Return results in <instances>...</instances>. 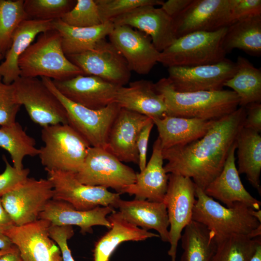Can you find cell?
<instances>
[{"label":"cell","mask_w":261,"mask_h":261,"mask_svg":"<svg viewBox=\"0 0 261 261\" xmlns=\"http://www.w3.org/2000/svg\"><path fill=\"white\" fill-rule=\"evenodd\" d=\"M246 109L239 107L232 113L216 120L202 137L183 145L162 150L164 169L167 174L191 179L204 190L220 173L243 127Z\"/></svg>","instance_id":"obj_1"},{"label":"cell","mask_w":261,"mask_h":261,"mask_svg":"<svg viewBox=\"0 0 261 261\" xmlns=\"http://www.w3.org/2000/svg\"><path fill=\"white\" fill-rule=\"evenodd\" d=\"M195 196L192 220L206 226L214 234L216 241L232 235L252 238L261 236L260 210L240 203L231 207L224 206L196 186Z\"/></svg>","instance_id":"obj_2"},{"label":"cell","mask_w":261,"mask_h":261,"mask_svg":"<svg viewBox=\"0 0 261 261\" xmlns=\"http://www.w3.org/2000/svg\"><path fill=\"white\" fill-rule=\"evenodd\" d=\"M154 86L163 99L166 116L216 120L239 106V98L232 90L181 92L174 89L168 78L160 79Z\"/></svg>","instance_id":"obj_3"},{"label":"cell","mask_w":261,"mask_h":261,"mask_svg":"<svg viewBox=\"0 0 261 261\" xmlns=\"http://www.w3.org/2000/svg\"><path fill=\"white\" fill-rule=\"evenodd\" d=\"M18 65L23 77L40 76L61 81L85 74L65 55L61 36L55 29L41 33L20 56Z\"/></svg>","instance_id":"obj_4"},{"label":"cell","mask_w":261,"mask_h":261,"mask_svg":"<svg viewBox=\"0 0 261 261\" xmlns=\"http://www.w3.org/2000/svg\"><path fill=\"white\" fill-rule=\"evenodd\" d=\"M41 138L44 145L38 156L45 170L76 174L80 170L90 146L68 124L43 127Z\"/></svg>","instance_id":"obj_5"},{"label":"cell","mask_w":261,"mask_h":261,"mask_svg":"<svg viewBox=\"0 0 261 261\" xmlns=\"http://www.w3.org/2000/svg\"><path fill=\"white\" fill-rule=\"evenodd\" d=\"M228 27L214 31H196L176 38L160 52L159 62L168 68L212 64L224 59L222 42Z\"/></svg>","instance_id":"obj_6"},{"label":"cell","mask_w":261,"mask_h":261,"mask_svg":"<svg viewBox=\"0 0 261 261\" xmlns=\"http://www.w3.org/2000/svg\"><path fill=\"white\" fill-rule=\"evenodd\" d=\"M41 79L64 106L68 124L90 146L106 149L111 128L121 108L119 105L114 102L100 109H89L65 97L51 79L41 77Z\"/></svg>","instance_id":"obj_7"},{"label":"cell","mask_w":261,"mask_h":261,"mask_svg":"<svg viewBox=\"0 0 261 261\" xmlns=\"http://www.w3.org/2000/svg\"><path fill=\"white\" fill-rule=\"evenodd\" d=\"M81 183L111 188L121 194L136 180V173L107 149L90 146L80 170L74 174Z\"/></svg>","instance_id":"obj_8"},{"label":"cell","mask_w":261,"mask_h":261,"mask_svg":"<svg viewBox=\"0 0 261 261\" xmlns=\"http://www.w3.org/2000/svg\"><path fill=\"white\" fill-rule=\"evenodd\" d=\"M12 84L17 101L33 122L42 127L68 124L65 108L41 79L20 76Z\"/></svg>","instance_id":"obj_9"},{"label":"cell","mask_w":261,"mask_h":261,"mask_svg":"<svg viewBox=\"0 0 261 261\" xmlns=\"http://www.w3.org/2000/svg\"><path fill=\"white\" fill-rule=\"evenodd\" d=\"M168 174V188L163 201L170 226V247L168 253L171 257V261H176L177 248L182 232L192 220L196 185L189 177Z\"/></svg>","instance_id":"obj_10"},{"label":"cell","mask_w":261,"mask_h":261,"mask_svg":"<svg viewBox=\"0 0 261 261\" xmlns=\"http://www.w3.org/2000/svg\"><path fill=\"white\" fill-rule=\"evenodd\" d=\"M45 171L47 179L53 185V199L67 202L77 210L87 211L98 206H109L115 208L120 199V193L110 192L104 187L81 183L73 173Z\"/></svg>","instance_id":"obj_11"},{"label":"cell","mask_w":261,"mask_h":261,"mask_svg":"<svg viewBox=\"0 0 261 261\" xmlns=\"http://www.w3.org/2000/svg\"><path fill=\"white\" fill-rule=\"evenodd\" d=\"M54 196L47 179L28 177L20 186L1 197L2 205L16 226L39 219L45 205Z\"/></svg>","instance_id":"obj_12"},{"label":"cell","mask_w":261,"mask_h":261,"mask_svg":"<svg viewBox=\"0 0 261 261\" xmlns=\"http://www.w3.org/2000/svg\"><path fill=\"white\" fill-rule=\"evenodd\" d=\"M67 58L85 74L100 77L119 87L128 83L131 77L125 59L106 38L100 41L92 49Z\"/></svg>","instance_id":"obj_13"},{"label":"cell","mask_w":261,"mask_h":261,"mask_svg":"<svg viewBox=\"0 0 261 261\" xmlns=\"http://www.w3.org/2000/svg\"><path fill=\"white\" fill-rule=\"evenodd\" d=\"M232 0H192L173 19L176 38L196 31H214L232 24Z\"/></svg>","instance_id":"obj_14"},{"label":"cell","mask_w":261,"mask_h":261,"mask_svg":"<svg viewBox=\"0 0 261 261\" xmlns=\"http://www.w3.org/2000/svg\"><path fill=\"white\" fill-rule=\"evenodd\" d=\"M236 70V63L225 58L212 64L169 67L168 78L178 92L217 91L223 89Z\"/></svg>","instance_id":"obj_15"},{"label":"cell","mask_w":261,"mask_h":261,"mask_svg":"<svg viewBox=\"0 0 261 261\" xmlns=\"http://www.w3.org/2000/svg\"><path fill=\"white\" fill-rule=\"evenodd\" d=\"M51 222L38 219L22 225H14L3 234L18 248L23 261H62L61 250L49 235Z\"/></svg>","instance_id":"obj_16"},{"label":"cell","mask_w":261,"mask_h":261,"mask_svg":"<svg viewBox=\"0 0 261 261\" xmlns=\"http://www.w3.org/2000/svg\"><path fill=\"white\" fill-rule=\"evenodd\" d=\"M108 37L131 71L147 74L159 62L160 52L146 34L128 26H115Z\"/></svg>","instance_id":"obj_17"},{"label":"cell","mask_w":261,"mask_h":261,"mask_svg":"<svg viewBox=\"0 0 261 261\" xmlns=\"http://www.w3.org/2000/svg\"><path fill=\"white\" fill-rule=\"evenodd\" d=\"M112 22L114 26H128L146 34L160 52L176 39L173 19L161 8L153 5L137 7Z\"/></svg>","instance_id":"obj_18"},{"label":"cell","mask_w":261,"mask_h":261,"mask_svg":"<svg viewBox=\"0 0 261 261\" xmlns=\"http://www.w3.org/2000/svg\"><path fill=\"white\" fill-rule=\"evenodd\" d=\"M65 97L77 104L91 109H100L115 102L120 87L100 77L81 74L71 78L52 80Z\"/></svg>","instance_id":"obj_19"},{"label":"cell","mask_w":261,"mask_h":261,"mask_svg":"<svg viewBox=\"0 0 261 261\" xmlns=\"http://www.w3.org/2000/svg\"><path fill=\"white\" fill-rule=\"evenodd\" d=\"M152 120L145 115L120 108L111 128L106 149L121 162L138 164L137 140L143 127Z\"/></svg>","instance_id":"obj_20"},{"label":"cell","mask_w":261,"mask_h":261,"mask_svg":"<svg viewBox=\"0 0 261 261\" xmlns=\"http://www.w3.org/2000/svg\"><path fill=\"white\" fill-rule=\"evenodd\" d=\"M236 148L235 142L220 173L203 191L207 196L219 201L227 207L240 203L252 209L260 210L261 202L246 190L241 182L235 164Z\"/></svg>","instance_id":"obj_21"},{"label":"cell","mask_w":261,"mask_h":261,"mask_svg":"<svg viewBox=\"0 0 261 261\" xmlns=\"http://www.w3.org/2000/svg\"><path fill=\"white\" fill-rule=\"evenodd\" d=\"M115 211L114 208L110 206L81 211L67 202L52 199L45 205L39 219L47 220L54 225L77 226L80 228V232L85 234L92 232L94 226H103L110 229L111 225L107 215Z\"/></svg>","instance_id":"obj_22"},{"label":"cell","mask_w":261,"mask_h":261,"mask_svg":"<svg viewBox=\"0 0 261 261\" xmlns=\"http://www.w3.org/2000/svg\"><path fill=\"white\" fill-rule=\"evenodd\" d=\"M163 160L162 149L158 137L145 167L140 173H136L135 182L126 187L122 193L134 195L135 199L163 202L169 178V174L164 169Z\"/></svg>","instance_id":"obj_23"},{"label":"cell","mask_w":261,"mask_h":261,"mask_svg":"<svg viewBox=\"0 0 261 261\" xmlns=\"http://www.w3.org/2000/svg\"><path fill=\"white\" fill-rule=\"evenodd\" d=\"M115 102L121 108L143 115L152 120L166 116V107L161 95L156 90L154 83L141 79L120 87Z\"/></svg>","instance_id":"obj_24"},{"label":"cell","mask_w":261,"mask_h":261,"mask_svg":"<svg viewBox=\"0 0 261 261\" xmlns=\"http://www.w3.org/2000/svg\"><path fill=\"white\" fill-rule=\"evenodd\" d=\"M116 208L119 209L118 212L129 222L146 231L155 230L159 232L162 241L169 242V223L164 202L120 199Z\"/></svg>","instance_id":"obj_25"},{"label":"cell","mask_w":261,"mask_h":261,"mask_svg":"<svg viewBox=\"0 0 261 261\" xmlns=\"http://www.w3.org/2000/svg\"><path fill=\"white\" fill-rule=\"evenodd\" d=\"M53 29L52 20L28 19L22 21L14 31L11 45L0 64V75L6 84H12L20 76L18 61L20 56L32 44L39 34Z\"/></svg>","instance_id":"obj_26"},{"label":"cell","mask_w":261,"mask_h":261,"mask_svg":"<svg viewBox=\"0 0 261 261\" xmlns=\"http://www.w3.org/2000/svg\"><path fill=\"white\" fill-rule=\"evenodd\" d=\"M152 120L162 150L185 145L202 137L215 121L169 116Z\"/></svg>","instance_id":"obj_27"},{"label":"cell","mask_w":261,"mask_h":261,"mask_svg":"<svg viewBox=\"0 0 261 261\" xmlns=\"http://www.w3.org/2000/svg\"><path fill=\"white\" fill-rule=\"evenodd\" d=\"M107 218L110 223V230L95 244L93 261H109L118 246L126 241H141L159 234L149 232L125 220L117 211L111 213Z\"/></svg>","instance_id":"obj_28"},{"label":"cell","mask_w":261,"mask_h":261,"mask_svg":"<svg viewBox=\"0 0 261 261\" xmlns=\"http://www.w3.org/2000/svg\"><path fill=\"white\" fill-rule=\"evenodd\" d=\"M52 25L61 36L62 49L67 57L92 49L109 36L115 26L109 21L94 27H76L66 24L60 18L53 20Z\"/></svg>","instance_id":"obj_29"},{"label":"cell","mask_w":261,"mask_h":261,"mask_svg":"<svg viewBox=\"0 0 261 261\" xmlns=\"http://www.w3.org/2000/svg\"><path fill=\"white\" fill-rule=\"evenodd\" d=\"M238 168L239 174H244L246 178L261 193V136L260 133L242 128L236 140Z\"/></svg>","instance_id":"obj_30"},{"label":"cell","mask_w":261,"mask_h":261,"mask_svg":"<svg viewBox=\"0 0 261 261\" xmlns=\"http://www.w3.org/2000/svg\"><path fill=\"white\" fill-rule=\"evenodd\" d=\"M222 47L226 54L234 49L254 57L261 55V15L237 21L228 27Z\"/></svg>","instance_id":"obj_31"},{"label":"cell","mask_w":261,"mask_h":261,"mask_svg":"<svg viewBox=\"0 0 261 261\" xmlns=\"http://www.w3.org/2000/svg\"><path fill=\"white\" fill-rule=\"evenodd\" d=\"M183 231L180 238L183 249L180 261H212L217 247L214 234L193 220Z\"/></svg>","instance_id":"obj_32"},{"label":"cell","mask_w":261,"mask_h":261,"mask_svg":"<svg viewBox=\"0 0 261 261\" xmlns=\"http://www.w3.org/2000/svg\"><path fill=\"white\" fill-rule=\"evenodd\" d=\"M236 70L224 84L232 88L239 100V106L245 107L261 102V70L255 67L245 58L239 56L235 62Z\"/></svg>","instance_id":"obj_33"},{"label":"cell","mask_w":261,"mask_h":261,"mask_svg":"<svg viewBox=\"0 0 261 261\" xmlns=\"http://www.w3.org/2000/svg\"><path fill=\"white\" fill-rule=\"evenodd\" d=\"M34 138L27 134L18 122L0 128V147L10 155L13 166L22 170L25 157L38 156L39 148L36 147Z\"/></svg>","instance_id":"obj_34"},{"label":"cell","mask_w":261,"mask_h":261,"mask_svg":"<svg viewBox=\"0 0 261 261\" xmlns=\"http://www.w3.org/2000/svg\"><path fill=\"white\" fill-rule=\"evenodd\" d=\"M216 242L217 249L212 261H249L261 244V238L232 235Z\"/></svg>","instance_id":"obj_35"},{"label":"cell","mask_w":261,"mask_h":261,"mask_svg":"<svg viewBox=\"0 0 261 261\" xmlns=\"http://www.w3.org/2000/svg\"><path fill=\"white\" fill-rule=\"evenodd\" d=\"M23 0H0V54L4 56L9 49L14 31L28 17Z\"/></svg>","instance_id":"obj_36"},{"label":"cell","mask_w":261,"mask_h":261,"mask_svg":"<svg viewBox=\"0 0 261 261\" xmlns=\"http://www.w3.org/2000/svg\"><path fill=\"white\" fill-rule=\"evenodd\" d=\"M75 3L71 0H26L23 6L28 19L53 21L61 18Z\"/></svg>","instance_id":"obj_37"},{"label":"cell","mask_w":261,"mask_h":261,"mask_svg":"<svg viewBox=\"0 0 261 261\" xmlns=\"http://www.w3.org/2000/svg\"><path fill=\"white\" fill-rule=\"evenodd\" d=\"M66 24L76 27H91L102 24L95 0H77L73 8L60 18Z\"/></svg>","instance_id":"obj_38"},{"label":"cell","mask_w":261,"mask_h":261,"mask_svg":"<svg viewBox=\"0 0 261 261\" xmlns=\"http://www.w3.org/2000/svg\"><path fill=\"white\" fill-rule=\"evenodd\" d=\"M102 23L112 21L137 7L161 5L162 0H95Z\"/></svg>","instance_id":"obj_39"},{"label":"cell","mask_w":261,"mask_h":261,"mask_svg":"<svg viewBox=\"0 0 261 261\" xmlns=\"http://www.w3.org/2000/svg\"><path fill=\"white\" fill-rule=\"evenodd\" d=\"M21 106L16 99L13 84H6L0 80V126L15 122Z\"/></svg>","instance_id":"obj_40"},{"label":"cell","mask_w":261,"mask_h":261,"mask_svg":"<svg viewBox=\"0 0 261 261\" xmlns=\"http://www.w3.org/2000/svg\"><path fill=\"white\" fill-rule=\"evenodd\" d=\"M3 158L5 168L0 174V197L22 184L28 178L30 172L29 168L18 170L9 163L5 157Z\"/></svg>","instance_id":"obj_41"},{"label":"cell","mask_w":261,"mask_h":261,"mask_svg":"<svg viewBox=\"0 0 261 261\" xmlns=\"http://www.w3.org/2000/svg\"><path fill=\"white\" fill-rule=\"evenodd\" d=\"M258 15H261V0H232L230 17L232 24Z\"/></svg>","instance_id":"obj_42"},{"label":"cell","mask_w":261,"mask_h":261,"mask_svg":"<svg viewBox=\"0 0 261 261\" xmlns=\"http://www.w3.org/2000/svg\"><path fill=\"white\" fill-rule=\"evenodd\" d=\"M49 235L58 246L62 254V261H75L68 245V240L74 234L72 226L51 225Z\"/></svg>","instance_id":"obj_43"},{"label":"cell","mask_w":261,"mask_h":261,"mask_svg":"<svg viewBox=\"0 0 261 261\" xmlns=\"http://www.w3.org/2000/svg\"><path fill=\"white\" fill-rule=\"evenodd\" d=\"M154 125L152 120L145 125L141 130L137 140L136 147L139 157L138 165L140 171L145 169L147 164L148 143Z\"/></svg>","instance_id":"obj_44"},{"label":"cell","mask_w":261,"mask_h":261,"mask_svg":"<svg viewBox=\"0 0 261 261\" xmlns=\"http://www.w3.org/2000/svg\"><path fill=\"white\" fill-rule=\"evenodd\" d=\"M246 117L243 128L252 130L260 133L261 131V103L254 102L245 107Z\"/></svg>","instance_id":"obj_45"},{"label":"cell","mask_w":261,"mask_h":261,"mask_svg":"<svg viewBox=\"0 0 261 261\" xmlns=\"http://www.w3.org/2000/svg\"><path fill=\"white\" fill-rule=\"evenodd\" d=\"M192 0H168L163 1L161 8L171 17L174 18L183 12Z\"/></svg>","instance_id":"obj_46"},{"label":"cell","mask_w":261,"mask_h":261,"mask_svg":"<svg viewBox=\"0 0 261 261\" xmlns=\"http://www.w3.org/2000/svg\"><path fill=\"white\" fill-rule=\"evenodd\" d=\"M14 225H15L4 209L0 197V232L3 233Z\"/></svg>","instance_id":"obj_47"},{"label":"cell","mask_w":261,"mask_h":261,"mask_svg":"<svg viewBox=\"0 0 261 261\" xmlns=\"http://www.w3.org/2000/svg\"><path fill=\"white\" fill-rule=\"evenodd\" d=\"M0 261H23L20 252L16 247L14 250L0 257Z\"/></svg>","instance_id":"obj_48"},{"label":"cell","mask_w":261,"mask_h":261,"mask_svg":"<svg viewBox=\"0 0 261 261\" xmlns=\"http://www.w3.org/2000/svg\"><path fill=\"white\" fill-rule=\"evenodd\" d=\"M14 246L9 238L0 232V250L10 248Z\"/></svg>","instance_id":"obj_49"},{"label":"cell","mask_w":261,"mask_h":261,"mask_svg":"<svg viewBox=\"0 0 261 261\" xmlns=\"http://www.w3.org/2000/svg\"><path fill=\"white\" fill-rule=\"evenodd\" d=\"M249 261H261V244L258 246L255 252Z\"/></svg>","instance_id":"obj_50"},{"label":"cell","mask_w":261,"mask_h":261,"mask_svg":"<svg viewBox=\"0 0 261 261\" xmlns=\"http://www.w3.org/2000/svg\"><path fill=\"white\" fill-rule=\"evenodd\" d=\"M17 247L14 245L13 246L6 248V249H0V257L7 253H8L9 252L12 251L14 250Z\"/></svg>","instance_id":"obj_51"},{"label":"cell","mask_w":261,"mask_h":261,"mask_svg":"<svg viewBox=\"0 0 261 261\" xmlns=\"http://www.w3.org/2000/svg\"><path fill=\"white\" fill-rule=\"evenodd\" d=\"M3 58V56L2 55L0 54V61L1 60V59ZM1 80V77L0 75V80Z\"/></svg>","instance_id":"obj_52"}]
</instances>
